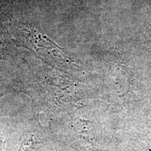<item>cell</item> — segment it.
<instances>
[{
  "instance_id": "6da1fadb",
  "label": "cell",
  "mask_w": 151,
  "mask_h": 151,
  "mask_svg": "<svg viewBox=\"0 0 151 151\" xmlns=\"http://www.w3.org/2000/svg\"><path fill=\"white\" fill-rule=\"evenodd\" d=\"M19 151H40V143L37 136L29 134L24 137Z\"/></svg>"
},
{
  "instance_id": "7a4b0ae2",
  "label": "cell",
  "mask_w": 151,
  "mask_h": 151,
  "mask_svg": "<svg viewBox=\"0 0 151 151\" xmlns=\"http://www.w3.org/2000/svg\"><path fill=\"white\" fill-rule=\"evenodd\" d=\"M12 48L7 39L0 35V60L10 59L12 55Z\"/></svg>"
},
{
  "instance_id": "3957f363",
  "label": "cell",
  "mask_w": 151,
  "mask_h": 151,
  "mask_svg": "<svg viewBox=\"0 0 151 151\" xmlns=\"http://www.w3.org/2000/svg\"><path fill=\"white\" fill-rule=\"evenodd\" d=\"M10 91L9 88L4 83L0 84V98L3 97L4 94L8 93Z\"/></svg>"
},
{
  "instance_id": "277c9868",
  "label": "cell",
  "mask_w": 151,
  "mask_h": 151,
  "mask_svg": "<svg viewBox=\"0 0 151 151\" xmlns=\"http://www.w3.org/2000/svg\"><path fill=\"white\" fill-rule=\"evenodd\" d=\"M1 148H2V141L0 138V151H1Z\"/></svg>"
}]
</instances>
